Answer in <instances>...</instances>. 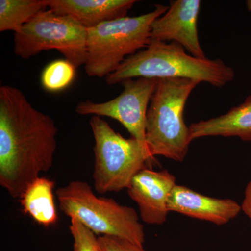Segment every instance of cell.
Masks as SVG:
<instances>
[{
    "mask_svg": "<svg viewBox=\"0 0 251 251\" xmlns=\"http://www.w3.org/2000/svg\"><path fill=\"white\" fill-rule=\"evenodd\" d=\"M98 240L101 251H147L143 246L120 237L100 236Z\"/></svg>",
    "mask_w": 251,
    "mask_h": 251,
    "instance_id": "cell-18",
    "label": "cell"
},
{
    "mask_svg": "<svg viewBox=\"0 0 251 251\" xmlns=\"http://www.w3.org/2000/svg\"><path fill=\"white\" fill-rule=\"evenodd\" d=\"M48 9L45 0H1L0 31L17 32L25 25Z\"/></svg>",
    "mask_w": 251,
    "mask_h": 251,
    "instance_id": "cell-15",
    "label": "cell"
},
{
    "mask_svg": "<svg viewBox=\"0 0 251 251\" xmlns=\"http://www.w3.org/2000/svg\"><path fill=\"white\" fill-rule=\"evenodd\" d=\"M168 6L155 5L148 14L118 18L87 29L86 74L106 77L127 57L145 49L151 40L153 23L165 14Z\"/></svg>",
    "mask_w": 251,
    "mask_h": 251,
    "instance_id": "cell-4",
    "label": "cell"
},
{
    "mask_svg": "<svg viewBox=\"0 0 251 251\" xmlns=\"http://www.w3.org/2000/svg\"><path fill=\"white\" fill-rule=\"evenodd\" d=\"M49 9L57 14L75 18L90 29L101 24L126 17L136 0H45Z\"/></svg>",
    "mask_w": 251,
    "mask_h": 251,
    "instance_id": "cell-12",
    "label": "cell"
},
{
    "mask_svg": "<svg viewBox=\"0 0 251 251\" xmlns=\"http://www.w3.org/2000/svg\"><path fill=\"white\" fill-rule=\"evenodd\" d=\"M201 82L186 78L158 79L147 115L146 143L153 158L184 161L193 141L185 124V105Z\"/></svg>",
    "mask_w": 251,
    "mask_h": 251,
    "instance_id": "cell-3",
    "label": "cell"
},
{
    "mask_svg": "<svg viewBox=\"0 0 251 251\" xmlns=\"http://www.w3.org/2000/svg\"><path fill=\"white\" fill-rule=\"evenodd\" d=\"M158 80L145 77L128 79L122 82L124 90L116 98L102 103L89 100L81 101L75 111L80 115L107 117L117 120L149 151L146 143L147 115Z\"/></svg>",
    "mask_w": 251,
    "mask_h": 251,
    "instance_id": "cell-8",
    "label": "cell"
},
{
    "mask_svg": "<svg viewBox=\"0 0 251 251\" xmlns=\"http://www.w3.org/2000/svg\"><path fill=\"white\" fill-rule=\"evenodd\" d=\"M90 126L95 140L96 191L104 194L127 189L152 157L138 140L133 137L124 138L100 117L92 116Z\"/></svg>",
    "mask_w": 251,
    "mask_h": 251,
    "instance_id": "cell-6",
    "label": "cell"
},
{
    "mask_svg": "<svg viewBox=\"0 0 251 251\" xmlns=\"http://www.w3.org/2000/svg\"><path fill=\"white\" fill-rule=\"evenodd\" d=\"M176 43L151 39L149 45L127 57L105 77L108 85L128 79L186 78L223 87L233 80L235 73L221 59L198 58Z\"/></svg>",
    "mask_w": 251,
    "mask_h": 251,
    "instance_id": "cell-2",
    "label": "cell"
},
{
    "mask_svg": "<svg viewBox=\"0 0 251 251\" xmlns=\"http://www.w3.org/2000/svg\"><path fill=\"white\" fill-rule=\"evenodd\" d=\"M247 7L249 11H251V1H247Z\"/></svg>",
    "mask_w": 251,
    "mask_h": 251,
    "instance_id": "cell-20",
    "label": "cell"
},
{
    "mask_svg": "<svg viewBox=\"0 0 251 251\" xmlns=\"http://www.w3.org/2000/svg\"><path fill=\"white\" fill-rule=\"evenodd\" d=\"M61 211L95 234L127 239L143 246L145 231L133 208L112 198L97 197L85 181H74L56 191Z\"/></svg>",
    "mask_w": 251,
    "mask_h": 251,
    "instance_id": "cell-5",
    "label": "cell"
},
{
    "mask_svg": "<svg viewBox=\"0 0 251 251\" xmlns=\"http://www.w3.org/2000/svg\"><path fill=\"white\" fill-rule=\"evenodd\" d=\"M87 29L75 18L48 9L14 33V52L27 59L56 50L75 67L87 59Z\"/></svg>",
    "mask_w": 251,
    "mask_h": 251,
    "instance_id": "cell-7",
    "label": "cell"
},
{
    "mask_svg": "<svg viewBox=\"0 0 251 251\" xmlns=\"http://www.w3.org/2000/svg\"><path fill=\"white\" fill-rule=\"evenodd\" d=\"M241 207H242V211H244V214L250 219L251 222V179L246 187Z\"/></svg>",
    "mask_w": 251,
    "mask_h": 251,
    "instance_id": "cell-19",
    "label": "cell"
},
{
    "mask_svg": "<svg viewBox=\"0 0 251 251\" xmlns=\"http://www.w3.org/2000/svg\"><path fill=\"white\" fill-rule=\"evenodd\" d=\"M168 209L218 226L227 224L242 211L240 204L233 200L208 197L179 185L172 191Z\"/></svg>",
    "mask_w": 251,
    "mask_h": 251,
    "instance_id": "cell-11",
    "label": "cell"
},
{
    "mask_svg": "<svg viewBox=\"0 0 251 251\" xmlns=\"http://www.w3.org/2000/svg\"><path fill=\"white\" fill-rule=\"evenodd\" d=\"M69 229L74 239V251H101L96 234L75 218H71Z\"/></svg>",
    "mask_w": 251,
    "mask_h": 251,
    "instance_id": "cell-17",
    "label": "cell"
},
{
    "mask_svg": "<svg viewBox=\"0 0 251 251\" xmlns=\"http://www.w3.org/2000/svg\"><path fill=\"white\" fill-rule=\"evenodd\" d=\"M55 122L17 87H0V185L14 199L53 164Z\"/></svg>",
    "mask_w": 251,
    "mask_h": 251,
    "instance_id": "cell-1",
    "label": "cell"
},
{
    "mask_svg": "<svg viewBox=\"0 0 251 251\" xmlns=\"http://www.w3.org/2000/svg\"><path fill=\"white\" fill-rule=\"evenodd\" d=\"M192 140L204 137H238L251 141V95L227 113L207 120L193 123L189 126Z\"/></svg>",
    "mask_w": 251,
    "mask_h": 251,
    "instance_id": "cell-13",
    "label": "cell"
},
{
    "mask_svg": "<svg viewBox=\"0 0 251 251\" xmlns=\"http://www.w3.org/2000/svg\"><path fill=\"white\" fill-rule=\"evenodd\" d=\"M176 185L174 175L168 171L145 168L135 175L127 190L130 198L139 206L144 222L151 225L166 222L170 212L168 201Z\"/></svg>",
    "mask_w": 251,
    "mask_h": 251,
    "instance_id": "cell-10",
    "label": "cell"
},
{
    "mask_svg": "<svg viewBox=\"0 0 251 251\" xmlns=\"http://www.w3.org/2000/svg\"><path fill=\"white\" fill-rule=\"evenodd\" d=\"M54 188V181L39 176L28 186L19 199L25 214L46 227L52 226L58 220Z\"/></svg>",
    "mask_w": 251,
    "mask_h": 251,
    "instance_id": "cell-14",
    "label": "cell"
},
{
    "mask_svg": "<svg viewBox=\"0 0 251 251\" xmlns=\"http://www.w3.org/2000/svg\"><path fill=\"white\" fill-rule=\"evenodd\" d=\"M77 68L67 59H57L46 66L41 74V85L51 92H60L75 79Z\"/></svg>",
    "mask_w": 251,
    "mask_h": 251,
    "instance_id": "cell-16",
    "label": "cell"
},
{
    "mask_svg": "<svg viewBox=\"0 0 251 251\" xmlns=\"http://www.w3.org/2000/svg\"><path fill=\"white\" fill-rule=\"evenodd\" d=\"M201 6V0L171 1L166 12L153 23L151 39L176 43L188 54L198 58H205L198 36V21Z\"/></svg>",
    "mask_w": 251,
    "mask_h": 251,
    "instance_id": "cell-9",
    "label": "cell"
}]
</instances>
